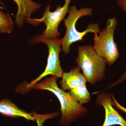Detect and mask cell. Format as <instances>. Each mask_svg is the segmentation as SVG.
<instances>
[{
	"mask_svg": "<svg viewBox=\"0 0 126 126\" xmlns=\"http://www.w3.org/2000/svg\"><path fill=\"white\" fill-rule=\"evenodd\" d=\"M117 21L114 17L109 18L106 27L97 35H94L93 46L97 54L105 60L108 65H112L117 60L119 54L114 39Z\"/></svg>",
	"mask_w": 126,
	"mask_h": 126,
	"instance_id": "obj_5",
	"label": "cell"
},
{
	"mask_svg": "<svg viewBox=\"0 0 126 126\" xmlns=\"http://www.w3.org/2000/svg\"><path fill=\"white\" fill-rule=\"evenodd\" d=\"M72 0H65L63 6L58 5L54 11H50V4L46 7L43 16L41 19L30 18L26 23L34 26H38L41 23H44L46 29L42 34L33 37L30 41V43L35 44L40 43L41 41L46 40H53L58 38L60 34L58 27L61 21L68 14L69 5Z\"/></svg>",
	"mask_w": 126,
	"mask_h": 126,
	"instance_id": "obj_4",
	"label": "cell"
},
{
	"mask_svg": "<svg viewBox=\"0 0 126 126\" xmlns=\"http://www.w3.org/2000/svg\"><path fill=\"white\" fill-rule=\"evenodd\" d=\"M18 7L15 16V23L19 27L23 28L24 22L31 17L34 12L41 8V5L32 0H12Z\"/></svg>",
	"mask_w": 126,
	"mask_h": 126,
	"instance_id": "obj_8",
	"label": "cell"
},
{
	"mask_svg": "<svg viewBox=\"0 0 126 126\" xmlns=\"http://www.w3.org/2000/svg\"><path fill=\"white\" fill-rule=\"evenodd\" d=\"M117 4L126 14V0H116Z\"/></svg>",
	"mask_w": 126,
	"mask_h": 126,
	"instance_id": "obj_16",
	"label": "cell"
},
{
	"mask_svg": "<svg viewBox=\"0 0 126 126\" xmlns=\"http://www.w3.org/2000/svg\"></svg>",
	"mask_w": 126,
	"mask_h": 126,
	"instance_id": "obj_18",
	"label": "cell"
},
{
	"mask_svg": "<svg viewBox=\"0 0 126 126\" xmlns=\"http://www.w3.org/2000/svg\"><path fill=\"white\" fill-rule=\"evenodd\" d=\"M60 84L62 89L70 90L79 85L86 84L87 82L85 77L78 66L72 68L70 71L63 73Z\"/></svg>",
	"mask_w": 126,
	"mask_h": 126,
	"instance_id": "obj_9",
	"label": "cell"
},
{
	"mask_svg": "<svg viewBox=\"0 0 126 126\" xmlns=\"http://www.w3.org/2000/svg\"><path fill=\"white\" fill-rule=\"evenodd\" d=\"M93 8L90 7L77 9L76 6H71L69 9L68 16L64 19V25L66 30L65 35L60 39L62 50L65 54L70 52V47L72 44L84 40L83 37L89 33H93L97 35L100 32L99 25L97 23L89 24L85 30L80 32L76 29V23L81 17L86 16H91L93 14Z\"/></svg>",
	"mask_w": 126,
	"mask_h": 126,
	"instance_id": "obj_2",
	"label": "cell"
},
{
	"mask_svg": "<svg viewBox=\"0 0 126 126\" xmlns=\"http://www.w3.org/2000/svg\"><path fill=\"white\" fill-rule=\"evenodd\" d=\"M97 94L96 103L98 106L103 107L105 110V120L102 126H126V120L113 108L111 94L104 92Z\"/></svg>",
	"mask_w": 126,
	"mask_h": 126,
	"instance_id": "obj_7",
	"label": "cell"
},
{
	"mask_svg": "<svg viewBox=\"0 0 126 126\" xmlns=\"http://www.w3.org/2000/svg\"><path fill=\"white\" fill-rule=\"evenodd\" d=\"M0 5H1V6L4 8L5 9H6V7L5 6V5L3 4V2L1 1L0 0Z\"/></svg>",
	"mask_w": 126,
	"mask_h": 126,
	"instance_id": "obj_17",
	"label": "cell"
},
{
	"mask_svg": "<svg viewBox=\"0 0 126 126\" xmlns=\"http://www.w3.org/2000/svg\"><path fill=\"white\" fill-rule=\"evenodd\" d=\"M70 93L72 96L82 105L88 103L91 100V95L86 84L77 86L71 89Z\"/></svg>",
	"mask_w": 126,
	"mask_h": 126,
	"instance_id": "obj_11",
	"label": "cell"
},
{
	"mask_svg": "<svg viewBox=\"0 0 126 126\" xmlns=\"http://www.w3.org/2000/svg\"><path fill=\"white\" fill-rule=\"evenodd\" d=\"M41 42L45 44L48 48L47 65L44 71L41 74L26 85V87L27 89L37 83L44 77L51 75L55 76L58 79L62 77L63 73L59 59V54L62 50L60 39L58 38L55 39L43 40Z\"/></svg>",
	"mask_w": 126,
	"mask_h": 126,
	"instance_id": "obj_6",
	"label": "cell"
},
{
	"mask_svg": "<svg viewBox=\"0 0 126 126\" xmlns=\"http://www.w3.org/2000/svg\"><path fill=\"white\" fill-rule=\"evenodd\" d=\"M111 95L112 99L113 106H115L116 107V108H117V109L121 110V111H122L123 112L126 113V108L123 107V106H121V105L118 103V102L117 101V100H116V99H115V97H114L112 94H111Z\"/></svg>",
	"mask_w": 126,
	"mask_h": 126,
	"instance_id": "obj_15",
	"label": "cell"
},
{
	"mask_svg": "<svg viewBox=\"0 0 126 126\" xmlns=\"http://www.w3.org/2000/svg\"><path fill=\"white\" fill-rule=\"evenodd\" d=\"M0 6V32L2 33H11L14 29V23L9 14L1 11Z\"/></svg>",
	"mask_w": 126,
	"mask_h": 126,
	"instance_id": "obj_12",
	"label": "cell"
},
{
	"mask_svg": "<svg viewBox=\"0 0 126 126\" xmlns=\"http://www.w3.org/2000/svg\"><path fill=\"white\" fill-rule=\"evenodd\" d=\"M57 79L55 76H52L31 86L30 89L47 90L54 94L61 105V116L60 124L61 126H67L87 115L89 110L79 103L70 92H66L59 88L57 84Z\"/></svg>",
	"mask_w": 126,
	"mask_h": 126,
	"instance_id": "obj_1",
	"label": "cell"
},
{
	"mask_svg": "<svg viewBox=\"0 0 126 126\" xmlns=\"http://www.w3.org/2000/svg\"><path fill=\"white\" fill-rule=\"evenodd\" d=\"M59 114V113L56 112L46 115H40L34 112H32V115L37 122L38 126H43L44 122L46 120L57 117Z\"/></svg>",
	"mask_w": 126,
	"mask_h": 126,
	"instance_id": "obj_13",
	"label": "cell"
},
{
	"mask_svg": "<svg viewBox=\"0 0 126 126\" xmlns=\"http://www.w3.org/2000/svg\"><path fill=\"white\" fill-rule=\"evenodd\" d=\"M0 114L12 118L22 117L27 121H35L32 113H27L18 108L8 98L3 99L0 101Z\"/></svg>",
	"mask_w": 126,
	"mask_h": 126,
	"instance_id": "obj_10",
	"label": "cell"
},
{
	"mask_svg": "<svg viewBox=\"0 0 126 126\" xmlns=\"http://www.w3.org/2000/svg\"><path fill=\"white\" fill-rule=\"evenodd\" d=\"M126 79V69L125 71H124V73H123V74L121 75V77L119 78L117 80H116L115 82H113V83L111 84L110 86H108L106 88L103 90H99V91L97 92V93L102 92H104V91H106V90H108V89H110L111 88L113 87L116 86L119 84L122 83V82L125 81Z\"/></svg>",
	"mask_w": 126,
	"mask_h": 126,
	"instance_id": "obj_14",
	"label": "cell"
},
{
	"mask_svg": "<svg viewBox=\"0 0 126 126\" xmlns=\"http://www.w3.org/2000/svg\"><path fill=\"white\" fill-rule=\"evenodd\" d=\"M78 50V56L75 62L87 82L94 85L104 79L107 63L97 54L93 46L90 45L79 46Z\"/></svg>",
	"mask_w": 126,
	"mask_h": 126,
	"instance_id": "obj_3",
	"label": "cell"
}]
</instances>
